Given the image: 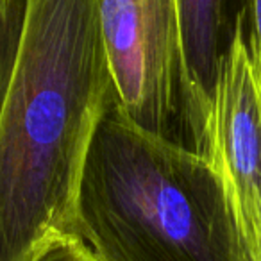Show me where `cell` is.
Instances as JSON below:
<instances>
[{"label": "cell", "instance_id": "obj_1", "mask_svg": "<svg viewBox=\"0 0 261 261\" xmlns=\"http://www.w3.org/2000/svg\"><path fill=\"white\" fill-rule=\"evenodd\" d=\"M102 2L27 0L0 113V261H36L73 236L86 152L116 102Z\"/></svg>", "mask_w": 261, "mask_h": 261}, {"label": "cell", "instance_id": "obj_2", "mask_svg": "<svg viewBox=\"0 0 261 261\" xmlns=\"http://www.w3.org/2000/svg\"><path fill=\"white\" fill-rule=\"evenodd\" d=\"M73 236L98 261H252L211 161L142 129L116 102L86 152Z\"/></svg>", "mask_w": 261, "mask_h": 261}, {"label": "cell", "instance_id": "obj_3", "mask_svg": "<svg viewBox=\"0 0 261 261\" xmlns=\"http://www.w3.org/2000/svg\"><path fill=\"white\" fill-rule=\"evenodd\" d=\"M102 33L129 120L210 160V113L190 81L179 0H104Z\"/></svg>", "mask_w": 261, "mask_h": 261}, {"label": "cell", "instance_id": "obj_4", "mask_svg": "<svg viewBox=\"0 0 261 261\" xmlns=\"http://www.w3.org/2000/svg\"><path fill=\"white\" fill-rule=\"evenodd\" d=\"M210 161L252 261H261V63L252 31H240L218 66L210 118Z\"/></svg>", "mask_w": 261, "mask_h": 261}, {"label": "cell", "instance_id": "obj_5", "mask_svg": "<svg viewBox=\"0 0 261 261\" xmlns=\"http://www.w3.org/2000/svg\"><path fill=\"white\" fill-rule=\"evenodd\" d=\"M190 81L211 116L218 66L240 31L254 29V0H179Z\"/></svg>", "mask_w": 261, "mask_h": 261}, {"label": "cell", "instance_id": "obj_6", "mask_svg": "<svg viewBox=\"0 0 261 261\" xmlns=\"http://www.w3.org/2000/svg\"><path fill=\"white\" fill-rule=\"evenodd\" d=\"M25 13L27 0H0V113L15 73Z\"/></svg>", "mask_w": 261, "mask_h": 261}, {"label": "cell", "instance_id": "obj_7", "mask_svg": "<svg viewBox=\"0 0 261 261\" xmlns=\"http://www.w3.org/2000/svg\"><path fill=\"white\" fill-rule=\"evenodd\" d=\"M36 261H98L86 243L79 238L65 236L58 238L38 256Z\"/></svg>", "mask_w": 261, "mask_h": 261}, {"label": "cell", "instance_id": "obj_8", "mask_svg": "<svg viewBox=\"0 0 261 261\" xmlns=\"http://www.w3.org/2000/svg\"><path fill=\"white\" fill-rule=\"evenodd\" d=\"M254 38H256L257 54L261 63V0H254Z\"/></svg>", "mask_w": 261, "mask_h": 261}]
</instances>
